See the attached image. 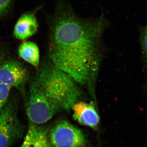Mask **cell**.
I'll use <instances>...</instances> for the list:
<instances>
[{"instance_id": "cell-14", "label": "cell", "mask_w": 147, "mask_h": 147, "mask_svg": "<svg viewBox=\"0 0 147 147\" xmlns=\"http://www.w3.org/2000/svg\"><path fill=\"white\" fill-rule=\"evenodd\" d=\"M5 57V53L3 50L2 47L0 45V64L4 60Z\"/></svg>"}, {"instance_id": "cell-1", "label": "cell", "mask_w": 147, "mask_h": 147, "mask_svg": "<svg viewBox=\"0 0 147 147\" xmlns=\"http://www.w3.org/2000/svg\"><path fill=\"white\" fill-rule=\"evenodd\" d=\"M49 20L50 62L75 82L88 84L98 69L101 37L108 20L103 14L93 18L79 17L66 0H58Z\"/></svg>"}, {"instance_id": "cell-4", "label": "cell", "mask_w": 147, "mask_h": 147, "mask_svg": "<svg viewBox=\"0 0 147 147\" xmlns=\"http://www.w3.org/2000/svg\"><path fill=\"white\" fill-rule=\"evenodd\" d=\"M23 133L16 105L7 103L0 112V147H9L21 138Z\"/></svg>"}, {"instance_id": "cell-11", "label": "cell", "mask_w": 147, "mask_h": 147, "mask_svg": "<svg viewBox=\"0 0 147 147\" xmlns=\"http://www.w3.org/2000/svg\"><path fill=\"white\" fill-rule=\"evenodd\" d=\"M140 42L142 47V57L147 76V25L141 29Z\"/></svg>"}, {"instance_id": "cell-13", "label": "cell", "mask_w": 147, "mask_h": 147, "mask_svg": "<svg viewBox=\"0 0 147 147\" xmlns=\"http://www.w3.org/2000/svg\"><path fill=\"white\" fill-rule=\"evenodd\" d=\"M13 1V0H0V18L8 13Z\"/></svg>"}, {"instance_id": "cell-10", "label": "cell", "mask_w": 147, "mask_h": 147, "mask_svg": "<svg viewBox=\"0 0 147 147\" xmlns=\"http://www.w3.org/2000/svg\"><path fill=\"white\" fill-rule=\"evenodd\" d=\"M18 56L36 69L40 66V51L36 43L32 41H26L18 47Z\"/></svg>"}, {"instance_id": "cell-9", "label": "cell", "mask_w": 147, "mask_h": 147, "mask_svg": "<svg viewBox=\"0 0 147 147\" xmlns=\"http://www.w3.org/2000/svg\"><path fill=\"white\" fill-rule=\"evenodd\" d=\"M20 147H53L45 129L29 122L28 128L24 142Z\"/></svg>"}, {"instance_id": "cell-2", "label": "cell", "mask_w": 147, "mask_h": 147, "mask_svg": "<svg viewBox=\"0 0 147 147\" xmlns=\"http://www.w3.org/2000/svg\"><path fill=\"white\" fill-rule=\"evenodd\" d=\"M38 69L36 76L42 91L60 109L69 110L78 102L82 92L71 76L51 62L43 63Z\"/></svg>"}, {"instance_id": "cell-12", "label": "cell", "mask_w": 147, "mask_h": 147, "mask_svg": "<svg viewBox=\"0 0 147 147\" xmlns=\"http://www.w3.org/2000/svg\"><path fill=\"white\" fill-rule=\"evenodd\" d=\"M11 88L0 83V112L7 103Z\"/></svg>"}, {"instance_id": "cell-8", "label": "cell", "mask_w": 147, "mask_h": 147, "mask_svg": "<svg viewBox=\"0 0 147 147\" xmlns=\"http://www.w3.org/2000/svg\"><path fill=\"white\" fill-rule=\"evenodd\" d=\"M35 12L24 13L18 19L13 30V36L19 40H25L36 33L38 24Z\"/></svg>"}, {"instance_id": "cell-3", "label": "cell", "mask_w": 147, "mask_h": 147, "mask_svg": "<svg viewBox=\"0 0 147 147\" xmlns=\"http://www.w3.org/2000/svg\"><path fill=\"white\" fill-rule=\"evenodd\" d=\"M61 109L46 96L36 76L29 88L26 113L29 121L34 124H42L50 120Z\"/></svg>"}, {"instance_id": "cell-6", "label": "cell", "mask_w": 147, "mask_h": 147, "mask_svg": "<svg viewBox=\"0 0 147 147\" xmlns=\"http://www.w3.org/2000/svg\"><path fill=\"white\" fill-rule=\"evenodd\" d=\"M29 79L28 69L19 61L8 59L0 64V83L23 90Z\"/></svg>"}, {"instance_id": "cell-7", "label": "cell", "mask_w": 147, "mask_h": 147, "mask_svg": "<svg viewBox=\"0 0 147 147\" xmlns=\"http://www.w3.org/2000/svg\"><path fill=\"white\" fill-rule=\"evenodd\" d=\"M71 108L73 111L74 119L79 123L92 128H97L99 117L93 102H77Z\"/></svg>"}, {"instance_id": "cell-5", "label": "cell", "mask_w": 147, "mask_h": 147, "mask_svg": "<svg viewBox=\"0 0 147 147\" xmlns=\"http://www.w3.org/2000/svg\"><path fill=\"white\" fill-rule=\"evenodd\" d=\"M50 142L53 147H84L86 139L80 129L66 121H61L50 130Z\"/></svg>"}]
</instances>
